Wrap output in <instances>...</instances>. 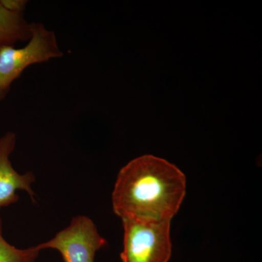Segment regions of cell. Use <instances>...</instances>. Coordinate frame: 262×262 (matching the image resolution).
Here are the masks:
<instances>
[{
  "label": "cell",
  "instance_id": "1",
  "mask_svg": "<svg viewBox=\"0 0 262 262\" xmlns=\"http://www.w3.org/2000/svg\"><path fill=\"white\" fill-rule=\"evenodd\" d=\"M187 180L174 164L151 155L131 160L117 175L115 214L122 219L171 222L186 195Z\"/></svg>",
  "mask_w": 262,
  "mask_h": 262
},
{
  "label": "cell",
  "instance_id": "2",
  "mask_svg": "<svg viewBox=\"0 0 262 262\" xmlns=\"http://www.w3.org/2000/svg\"><path fill=\"white\" fill-rule=\"evenodd\" d=\"M63 56L56 33L42 23L32 22V37L24 47L0 48V102L7 97L12 84L26 69Z\"/></svg>",
  "mask_w": 262,
  "mask_h": 262
},
{
  "label": "cell",
  "instance_id": "3",
  "mask_svg": "<svg viewBox=\"0 0 262 262\" xmlns=\"http://www.w3.org/2000/svg\"><path fill=\"white\" fill-rule=\"evenodd\" d=\"M122 262H168L171 257L170 222L122 219Z\"/></svg>",
  "mask_w": 262,
  "mask_h": 262
},
{
  "label": "cell",
  "instance_id": "4",
  "mask_svg": "<svg viewBox=\"0 0 262 262\" xmlns=\"http://www.w3.org/2000/svg\"><path fill=\"white\" fill-rule=\"evenodd\" d=\"M107 244L89 217L77 215L53 238L37 245L39 251L54 249L64 262H95L96 253Z\"/></svg>",
  "mask_w": 262,
  "mask_h": 262
},
{
  "label": "cell",
  "instance_id": "5",
  "mask_svg": "<svg viewBox=\"0 0 262 262\" xmlns=\"http://www.w3.org/2000/svg\"><path fill=\"white\" fill-rule=\"evenodd\" d=\"M16 135L9 131L0 137V209L18 201L17 191H25L33 201L35 176L32 172L20 174L13 168L10 158L16 145Z\"/></svg>",
  "mask_w": 262,
  "mask_h": 262
},
{
  "label": "cell",
  "instance_id": "6",
  "mask_svg": "<svg viewBox=\"0 0 262 262\" xmlns=\"http://www.w3.org/2000/svg\"><path fill=\"white\" fill-rule=\"evenodd\" d=\"M32 22L24 14L13 13L0 4V48L28 42L32 37Z\"/></svg>",
  "mask_w": 262,
  "mask_h": 262
},
{
  "label": "cell",
  "instance_id": "7",
  "mask_svg": "<svg viewBox=\"0 0 262 262\" xmlns=\"http://www.w3.org/2000/svg\"><path fill=\"white\" fill-rule=\"evenodd\" d=\"M39 252L37 246L20 249L7 242L0 218V262H36Z\"/></svg>",
  "mask_w": 262,
  "mask_h": 262
},
{
  "label": "cell",
  "instance_id": "8",
  "mask_svg": "<svg viewBox=\"0 0 262 262\" xmlns=\"http://www.w3.org/2000/svg\"><path fill=\"white\" fill-rule=\"evenodd\" d=\"M28 3L27 0H0V4L5 9L20 14H24Z\"/></svg>",
  "mask_w": 262,
  "mask_h": 262
}]
</instances>
